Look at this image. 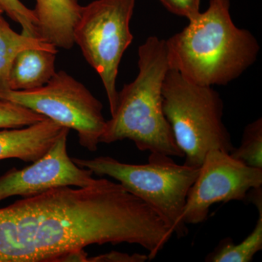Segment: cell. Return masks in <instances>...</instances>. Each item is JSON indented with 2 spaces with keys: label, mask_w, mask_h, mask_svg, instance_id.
Returning a JSON list of instances; mask_svg holds the SVG:
<instances>
[{
  "label": "cell",
  "mask_w": 262,
  "mask_h": 262,
  "mask_svg": "<svg viewBox=\"0 0 262 262\" xmlns=\"http://www.w3.org/2000/svg\"><path fill=\"white\" fill-rule=\"evenodd\" d=\"M173 235L144 201L103 178L0 208V262H57L70 251L108 244L138 245L154 259Z\"/></svg>",
  "instance_id": "6da1fadb"
},
{
  "label": "cell",
  "mask_w": 262,
  "mask_h": 262,
  "mask_svg": "<svg viewBox=\"0 0 262 262\" xmlns=\"http://www.w3.org/2000/svg\"><path fill=\"white\" fill-rule=\"evenodd\" d=\"M230 0H210L206 11L165 41L169 67L192 83L226 85L257 59L260 46L246 29L236 27Z\"/></svg>",
  "instance_id": "7a4b0ae2"
},
{
  "label": "cell",
  "mask_w": 262,
  "mask_h": 262,
  "mask_svg": "<svg viewBox=\"0 0 262 262\" xmlns=\"http://www.w3.org/2000/svg\"><path fill=\"white\" fill-rule=\"evenodd\" d=\"M138 54L139 74L118 92L116 108L100 143L128 139L140 151L184 158L163 113V81L170 69L165 41L149 37Z\"/></svg>",
  "instance_id": "3957f363"
},
{
  "label": "cell",
  "mask_w": 262,
  "mask_h": 262,
  "mask_svg": "<svg viewBox=\"0 0 262 262\" xmlns=\"http://www.w3.org/2000/svg\"><path fill=\"white\" fill-rule=\"evenodd\" d=\"M163 108L185 165L200 168L211 150H233L223 101L213 87L192 83L170 68L163 81Z\"/></svg>",
  "instance_id": "277c9868"
},
{
  "label": "cell",
  "mask_w": 262,
  "mask_h": 262,
  "mask_svg": "<svg viewBox=\"0 0 262 262\" xmlns=\"http://www.w3.org/2000/svg\"><path fill=\"white\" fill-rule=\"evenodd\" d=\"M81 168L89 169L98 177L117 181L154 210L178 237L188 233L182 214L188 193L200 168L180 165L168 155L151 153L146 164L122 163L108 156L94 159L72 158Z\"/></svg>",
  "instance_id": "5b68a950"
},
{
  "label": "cell",
  "mask_w": 262,
  "mask_h": 262,
  "mask_svg": "<svg viewBox=\"0 0 262 262\" xmlns=\"http://www.w3.org/2000/svg\"><path fill=\"white\" fill-rule=\"evenodd\" d=\"M135 0H95L82 7L74 29L75 44L102 81L110 113L116 108V82L124 53L134 36L130 22Z\"/></svg>",
  "instance_id": "8992f818"
},
{
  "label": "cell",
  "mask_w": 262,
  "mask_h": 262,
  "mask_svg": "<svg viewBox=\"0 0 262 262\" xmlns=\"http://www.w3.org/2000/svg\"><path fill=\"white\" fill-rule=\"evenodd\" d=\"M0 98L21 105L77 132L80 145L96 151L106 120L103 104L83 84L64 71L30 91H0Z\"/></svg>",
  "instance_id": "52a82bcc"
},
{
  "label": "cell",
  "mask_w": 262,
  "mask_h": 262,
  "mask_svg": "<svg viewBox=\"0 0 262 262\" xmlns=\"http://www.w3.org/2000/svg\"><path fill=\"white\" fill-rule=\"evenodd\" d=\"M261 187L262 169L247 166L228 152L212 149L188 193L182 222L186 225L203 223L213 205L246 201L251 189Z\"/></svg>",
  "instance_id": "ba28073f"
},
{
  "label": "cell",
  "mask_w": 262,
  "mask_h": 262,
  "mask_svg": "<svg viewBox=\"0 0 262 262\" xmlns=\"http://www.w3.org/2000/svg\"><path fill=\"white\" fill-rule=\"evenodd\" d=\"M67 128L51 149L21 170L12 168L0 177V202L13 196L28 198L61 187H84L97 181L89 169L74 163L67 151Z\"/></svg>",
  "instance_id": "9c48e42d"
},
{
  "label": "cell",
  "mask_w": 262,
  "mask_h": 262,
  "mask_svg": "<svg viewBox=\"0 0 262 262\" xmlns=\"http://www.w3.org/2000/svg\"><path fill=\"white\" fill-rule=\"evenodd\" d=\"M67 127L46 118L29 126L0 129V160L36 161L51 149Z\"/></svg>",
  "instance_id": "30bf717a"
},
{
  "label": "cell",
  "mask_w": 262,
  "mask_h": 262,
  "mask_svg": "<svg viewBox=\"0 0 262 262\" xmlns=\"http://www.w3.org/2000/svg\"><path fill=\"white\" fill-rule=\"evenodd\" d=\"M34 12L43 40L57 48L70 50L75 45L74 29L82 6L78 0H35Z\"/></svg>",
  "instance_id": "8fae6325"
},
{
  "label": "cell",
  "mask_w": 262,
  "mask_h": 262,
  "mask_svg": "<svg viewBox=\"0 0 262 262\" xmlns=\"http://www.w3.org/2000/svg\"><path fill=\"white\" fill-rule=\"evenodd\" d=\"M57 49L27 48L13 61L8 77V89L30 91L42 87L56 73Z\"/></svg>",
  "instance_id": "7c38bea8"
},
{
  "label": "cell",
  "mask_w": 262,
  "mask_h": 262,
  "mask_svg": "<svg viewBox=\"0 0 262 262\" xmlns=\"http://www.w3.org/2000/svg\"><path fill=\"white\" fill-rule=\"evenodd\" d=\"M27 48L57 49L41 38L15 32L0 14V91L8 89V77L13 61L19 53Z\"/></svg>",
  "instance_id": "4fadbf2b"
},
{
  "label": "cell",
  "mask_w": 262,
  "mask_h": 262,
  "mask_svg": "<svg viewBox=\"0 0 262 262\" xmlns=\"http://www.w3.org/2000/svg\"><path fill=\"white\" fill-rule=\"evenodd\" d=\"M256 225L247 237L239 244L227 237L206 258L208 262H250L262 249V206L258 207Z\"/></svg>",
  "instance_id": "5bb4252c"
},
{
  "label": "cell",
  "mask_w": 262,
  "mask_h": 262,
  "mask_svg": "<svg viewBox=\"0 0 262 262\" xmlns=\"http://www.w3.org/2000/svg\"><path fill=\"white\" fill-rule=\"evenodd\" d=\"M231 156L251 168L262 169V119L245 127L241 144L234 147Z\"/></svg>",
  "instance_id": "9a60e30c"
},
{
  "label": "cell",
  "mask_w": 262,
  "mask_h": 262,
  "mask_svg": "<svg viewBox=\"0 0 262 262\" xmlns=\"http://www.w3.org/2000/svg\"><path fill=\"white\" fill-rule=\"evenodd\" d=\"M46 119L27 107L0 98V129L29 126Z\"/></svg>",
  "instance_id": "2e32d148"
},
{
  "label": "cell",
  "mask_w": 262,
  "mask_h": 262,
  "mask_svg": "<svg viewBox=\"0 0 262 262\" xmlns=\"http://www.w3.org/2000/svg\"><path fill=\"white\" fill-rule=\"evenodd\" d=\"M0 8L12 20L21 26L23 34L41 38L39 24L34 10L29 9L20 0H0Z\"/></svg>",
  "instance_id": "e0dca14e"
},
{
  "label": "cell",
  "mask_w": 262,
  "mask_h": 262,
  "mask_svg": "<svg viewBox=\"0 0 262 262\" xmlns=\"http://www.w3.org/2000/svg\"><path fill=\"white\" fill-rule=\"evenodd\" d=\"M173 14L192 20L200 14L201 0H159Z\"/></svg>",
  "instance_id": "ac0fdd59"
},
{
  "label": "cell",
  "mask_w": 262,
  "mask_h": 262,
  "mask_svg": "<svg viewBox=\"0 0 262 262\" xmlns=\"http://www.w3.org/2000/svg\"><path fill=\"white\" fill-rule=\"evenodd\" d=\"M148 260H149L148 255L140 253L129 254L113 251L92 257L89 256L88 262H144Z\"/></svg>",
  "instance_id": "d6986e66"
},
{
  "label": "cell",
  "mask_w": 262,
  "mask_h": 262,
  "mask_svg": "<svg viewBox=\"0 0 262 262\" xmlns=\"http://www.w3.org/2000/svg\"><path fill=\"white\" fill-rule=\"evenodd\" d=\"M88 258H89L88 253L84 251V249H78L66 253V254L58 258L57 262H88Z\"/></svg>",
  "instance_id": "ffe728a7"
},
{
  "label": "cell",
  "mask_w": 262,
  "mask_h": 262,
  "mask_svg": "<svg viewBox=\"0 0 262 262\" xmlns=\"http://www.w3.org/2000/svg\"><path fill=\"white\" fill-rule=\"evenodd\" d=\"M3 13H4V12H3V10L0 8V14H3Z\"/></svg>",
  "instance_id": "44dd1931"
}]
</instances>
